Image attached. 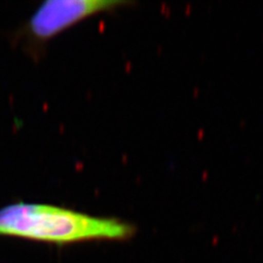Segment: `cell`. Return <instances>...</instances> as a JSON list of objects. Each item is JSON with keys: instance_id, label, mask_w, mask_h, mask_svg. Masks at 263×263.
I'll list each match as a JSON object with an SVG mask.
<instances>
[{"instance_id": "6da1fadb", "label": "cell", "mask_w": 263, "mask_h": 263, "mask_svg": "<svg viewBox=\"0 0 263 263\" xmlns=\"http://www.w3.org/2000/svg\"><path fill=\"white\" fill-rule=\"evenodd\" d=\"M136 229L125 220L92 216L55 205L16 202L0 209V236L66 245L126 240Z\"/></svg>"}, {"instance_id": "7a4b0ae2", "label": "cell", "mask_w": 263, "mask_h": 263, "mask_svg": "<svg viewBox=\"0 0 263 263\" xmlns=\"http://www.w3.org/2000/svg\"><path fill=\"white\" fill-rule=\"evenodd\" d=\"M127 2L110 0H47L40 5L27 23V33L39 42L56 36L88 16L113 10Z\"/></svg>"}]
</instances>
